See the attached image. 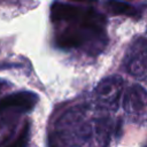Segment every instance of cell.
I'll return each mask as SVG.
<instances>
[{
	"instance_id": "6",
	"label": "cell",
	"mask_w": 147,
	"mask_h": 147,
	"mask_svg": "<svg viewBox=\"0 0 147 147\" xmlns=\"http://www.w3.org/2000/svg\"><path fill=\"white\" fill-rule=\"evenodd\" d=\"M38 101V95L31 91L10 93L0 99V115H21L30 113Z\"/></svg>"
},
{
	"instance_id": "1",
	"label": "cell",
	"mask_w": 147,
	"mask_h": 147,
	"mask_svg": "<svg viewBox=\"0 0 147 147\" xmlns=\"http://www.w3.org/2000/svg\"><path fill=\"white\" fill-rule=\"evenodd\" d=\"M51 20L56 24H65L55 37L60 48L85 47L87 53L95 55L107 44L106 17L92 7L55 1L51 7Z\"/></svg>"
},
{
	"instance_id": "4",
	"label": "cell",
	"mask_w": 147,
	"mask_h": 147,
	"mask_svg": "<svg viewBox=\"0 0 147 147\" xmlns=\"http://www.w3.org/2000/svg\"><path fill=\"white\" fill-rule=\"evenodd\" d=\"M124 68L132 77L147 83V39L139 37L132 41L125 56Z\"/></svg>"
},
{
	"instance_id": "9",
	"label": "cell",
	"mask_w": 147,
	"mask_h": 147,
	"mask_svg": "<svg viewBox=\"0 0 147 147\" xmlns=\"http://www.w3.org/2000/svg\"><path fill=\"white\" fill-rule=\"evenodd\" d=\"M29 138H30V123L25 122L16 139L6 147H26L29 142Z\"/></svg>"
},
{
	"instance_id": "8",
	"label": "cell",
	"mask_w": 147,
	"mask_h": 147,
	"mask_svg": "<svg viewBox=\"0 0 147 147\" xmlns=\"http://www.w3.org/2000/svg\"><path fill=\"white\" fill-rule=\"evenodd\" d=\"M106 8L111 15H126L136 17L140 15L141 9L126 0H108L106 2Z\"/></svg>"
},
{
	"instance_id": "7",
	"label": "cell",
	"mask_w": 147,
	"mask_h": 147,
	"mask_svg": "<svg viewBox=\"0 0 147 147\" xmlns=\"http://www.w3.org/2000/svg\"><path fill=\"white\" fill-rule=\"evenodd\" d=\"M113 132L114 124L109 117L101 116L94 118L92 133L86 142L87 147H108Z\"/></svg>"
},
{
	"instance_id": "3",
	"label": "cell",
	"mask_w": 147,
	"mask_h": 147,
	"mask_svg": "<svg viewBox=\"0 0 147 147\" xmlns=\"http://www.w3.org/2000/svg\"><path fill=\"white\" fill-rule=\"evenodd\" d=\"M124 88V80L118 75L105 77L94 88V100L98 108L106 111H115Z\"/></svg>"
},
{
	"instance_id": "5",
	"label": "cell",
	"mask_w": 147,
	"mask_h": 147,
	"mask_svg": "<svg viewBox=\"0 0 147 147\" xmlns=\"http://www.w3.org/2000/svg\"><path fill=\"white\" fill-rule=\"evenodd\" d=\"M127 118L136 124H147V91L140 85L129 87L123 98Z\"/></svg>"
},
{
	"instance_id": "2",
	"label": "cell",
	"mask_w": 147,
	"mask_h": 147,
	"mask_svg": "<svg viewBox=\"0 0 147 147\" xmlns=\"http://www.w3.org/2000/svg\"><path fill=\"white\" fill-rule=\"evenodd\" d=\"M94 118L90 116L86 105H77L65 110L55 122L54 130L49 131L63 147H79L91 137Z\"/></svg>"
},
{
	"instance_id": "10",
	"label": "cell",
	"mask_w": 147,
	"mask_h": 147,
	"mask_svg": "<svg viewBox=\"0 0 147 147\" xmlns=\"http://www.w3.org/2000/svg\"><path fill=\"white\" fill-rule=\"evenodd\" d=\"M71 1H75V2H91V1H94V0H71Z\"/></svg>"
}]
</instances>
